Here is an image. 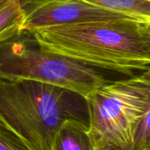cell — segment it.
I'll list each match as a JSON object with an SVG mask.
<instances>
[{
  "instance_id": "cell-8",
  "label": "cell",
  "mask_w": 150,
  "mask_h": 150,
  "mask_svg": "<svg viewBox=\"0 0 150 150\" xmlns=\"http://www.w3.org/2000/svg\"><path fill=\"white\" fill-rule=\"evenodd\" d=\"M25 13L15 0H0V39L23 28Z\"/></svg>"
},
{
  "instance_id": "cell-3",
  "label": "cell",
  "mask_w": 150,
  "mask_h": 150,
  "mask_svg": "<svg viewBox=\"0 0 150 150\" xmlns=\"http://www.w3.org/2000/svg\"><path fill=\"white\" fill-rule=\"evenodd\" d=\"M45 50L31 30L0 39V79L29 80L75 91L85 98L104 85L132 76Z\"/></svg>"
},
{
  "instance_id": "cell-11",
  "label": "cell",
  "mask_w": 150,
  "mask_h": 150,
  "mask_svg": "<svg viewBox=\"0 0 150 150\" xmlns=\"http://www.w3.org/2000/svg\"><path fill=\"white\" fill-rule=\"evenodd\" d=\"M15 1L18 3L21 10L25 14L26 12L33 10L34 8H37L42 4H47L54 0H15Z\"/></svg>"
},
{
  "instance_id": "cell-9",
  "label": "cell",
  "mask_w": 150,
  "mask_h": 150,
  "mask_svg": "<svg viewBox=\"0 0 150 150\" xmlns=\"http://www.w3.org/2000/svg\"><path fill=\"white\" fill-rule=\"evenodd\" d=\"M133 150H150V112L144 115L137 128Z\"/></svg>"
},
{
  "instance_id": "cell-7",
  "label": "cell",
  "mask_w": 150,
  "mask_h": 150,
  "mask_svg": "<svg viewBox=\"0 0 150 150\" xmlns=\"http://www.w3.org/2000/svg\"><path fill=\"white\" fill-rule=\"evenodd\" d=\"M107 11L150 22V0H83Z\"/></svg>"
},
{
  "instance_id": "cell-1",
  "label": "cell",
  "mask_w": 150,
  "mask_h": 150,
  "mask_svg": "<svg viewBox=\"0 0 150 150\" xmlns=\"http://www.w3.org/2000/svg\"><path fill=\"white\" fill-rule=\"evenodd\" d=\"M47 51L136 75L150 70V22L111 19L31 30Z\"/></svg>"
},
{
  "instance_id": "cell-2",
  "label": "cell",
  "mask_w": 150,
  "mask_h": 150,
  "mask_svg": "<svg viewBox=\"0 0 150 150\" xmlns=\"http://www.w3.org/2000/svg\"><path fill=\"white\" fill-rule=\"evenodd\" d=\"M0 119L27 150H50L65 120L88 123L87 102L80 94L53 84L0 79Z\"/></svg>"
},
{
  "instance_id": "cell-4",
  "label": "cell",
  "mask_w": 150,
  "mask_h": 150,
  "mask_svg": "<svg viewBox=\"0 0 150 150\" xmlns=\"http://www.w3.org/2000/svg\"><path fill=\"white\" fill-rule=\"evenodd\" d=\"M86 102L94 150H133L137 128L150 112V70L112 81Z\"/></svg>"
},
{
  "instance_id": "cell-10",
  "label": "cell",
  "mask_w": 150,
  "mask_h": 150,
  "mask_svg": "<svg viewBox=\"0 0 150 150\" xmlns=\"http://www.w3.org/2000/svg\"><path fill=\"white\" fill-rule=\"evenodd\" d=\"M0 150H27L0 119Z\"/></svg>"
},
{
  "instance_id": "cell-6",
  "label": "cell",
  "mask_w": 150,
  "mask_h": 150,
  "mask_svg": "<svg viewBox=\"0 0 150 150\" xmlns=\"http://www.w3.org/2000/svg\"><path fill=\"white\" fill-rule=\"evenodd\" d=\"M50 150H94L88 123L67 120L54 134Z\"/></svg>"
},
{
  "instance_id": "cell-5",
  "label": "cell",
  "mask_w": 150,
  "mask_h": 150,
  "mask_svg": "<svg viewBox=\"0 0 150 150\" xmlns=\"http://www.w3.org/2000/svg\"><path fill=\"white\" fill-rule=\"evenodd\" d=\"M125 18L140 20L125 14L105 10L83 0H54L26 12L23 28L34 30L98 20Z\"/></svg>"
}]
</instances>
